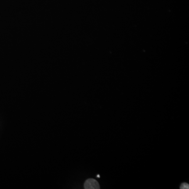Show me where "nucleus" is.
<instances>
[{
    "instance_id": "f257e3e1",
    "label": "nucleus",
    "mask_w": 189,
    "mask_h": 189,
    "mask_svg": "<svg viewBox=\"0 0 189 189\" xmlns=\"http://www.w3.org/2000/svg\"><path fill=\"white\" fill-rule=\"evenodd\" d=\"M84 188L86 189H100L99 184L98 181L94 179H88L85 181Z\"/></svg>"
},
{
    "instance_id": "f03ea898",
    "label": "nucleus",
    "mask_w": 189,
    "mask_h": 189,
    "mask_svg": "<svg viewBox=\"0 0 189 189\" xmlns=\"http://www.w3.org/2000/svg\"><path fill=\"white\" fill-rule=\"evenodd\" d=\"M181 189H189V184H187V183H183L181 184L180 187Z\"/></svg>"
},
{
    "instance_id": "7ed1b4c3",
    "label": "nucleus",
    "mask_w": 189,
    "mask_h": 189,
    "mask_svg": "<svg viewBox=\"0 0 189 189\" xmlns=\"http://www.w3.org/2000/svg\"><path fill=\"white\" fill-rule=\"evenodd\" d=\"M97 177H99V175H98V176H97Z\"/></svg>"
}]
</instances>
